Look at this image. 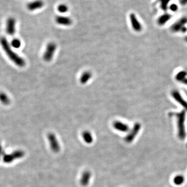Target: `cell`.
<instances>
[{"label": "cell", "mask_w": 187, "mask_h": 187, "mask_svg": "<svg viewBox=\"0 0 187 187\" xmlns=\"http://www.w3.org/2000/svg\"><path fill=\"white\" fill-rule=\"evenodd\" d=\"M0 43L7 56L15 64L19 67H24L25 66L26 62L24 59L12 50L8 41L5 37L0 38Z\"/></svg>", "instance_id": "obj_1"}, {"label": "cell", "mask_w": 187, "mask_h": 187, "mask_svg": "<svg viewBox=\"0 0 187 187\" xmlns=\"http://www.w3.org/2000/svg\"><path fill=\"white\" fill-rule=\"evenodd\" d=\"M177 118V125L178 130V137L180 139L185 138L186 134L185 122V111H182L176 114Z\"/></svg>", "instance_id": "obj_2"}, {"label": "cell", "mask_w": 187, "mask_h": 187, "mask_svg": "<svg viewBox=\"0 0 187 187\" xmlns=\"http://www.w3.org/2000/svg\"><path fill=\"white\" fill-rule=\"evenodd\" d=\"M56 49L57 45L55 43H49L47 45V47L43 56L44 61L47 62H50L52 61Z\"/></svg>", "instance_id": "obj_3"}, {"label": "cell", "mask_w": 187, "mask_h": 187, "mask_svg": "<svg viewBox=\"0 0 187 187\" xmlns=\"http://www.w3.org/2000/svg\"><path fill=\"white\" fill-rule=\"evenodd\" d=\"M25 153L24 151L21 150H17L14 151L12 153L5 154L3 157V161L6 163H10L16 160L21 159L24 157Z\"/></svg>", "instance_id": "obj_4"}, {"label": "cell", "mask_w": 187, "mask_h": 187, "mask_svg": "<svg viewBox=\"0 0 187 187\" xmlns=\"http://www.w3.org/2000/svg\"><path fill=\"white\" fill-rule=\"evenodd\" d=\"M48 143L51 150L55 153H58L61 151V145L57 140L56 135L52 133H49L47 135Z\"/></svg>", "instance_id": "obj_5"}, {"label": "cell", "mask_w": 187, "mask_h": 187, "mask_svg": "<svg viewBox=\"0 0 187 187\" xmlns=\"http://www.w3.org/2000/svg\"><path fill=\"white\" fill-rule=\"evenodd\" d=\"M140 128L141 125L139 123H135L133 129L125 138V141L127 143H132L135 139L138 133H139Z\"/></svg>", "instance_id": "obj_6"}, {"label": "cell", "mask_w": 187, "mask_h": 187, "mask_svg": "<svg viewBox=\"0 0 187 187\" xmlns=\"http://www.w3.org/2000/svg\"><path fill=\"white\" fill-rule=\"evenodd\" d=\"M187 24V17H183L171 26V30L174 32H181V30L185 27V24Z\"/></svg>", "instance_id": "obj_7"}, {"label": "cell", "mask_w": 187, "mask_h": 187, "mask_svg": "<svg viewBox=\"0 0 187 187\" xmlns=\"http://www.w3.org/2000/svg\"><path fill=\"white\" fill-rule=\"evenodd\" d=\"M6 30L8 35H14L16 31V20L14 18L10 17L7 20Z\"/></svg>", "instance_id": "obj_8"}, {"label": "cell", "mask_w": 187, "mask_h": 187, "mask_svg": "<svg viewBox=\"0 0 187 187\" xmlns=\"http://www.w3.org/2000/svg\"><path fill=\"white\" fill-rule=\"evenodd\" d=\"M131 25L133 28V30L136 32H140L142 30V25L138 20L136 16L134 14H131L129 16Z\"/></svg>", "instance_id": "obj_9"}, {"label": "cell", "mask_w": 187, "mask_h": 187, "mask_svg": "<svg viewBox=\"0 0 187 187\" xmlns=\"http://www.w3.org/2000/svg\"><path fill=\"white\" fill-rule=\"evenodd\" d=\"M44 5V3L42 0H35L30 3H29L27 5V7L30 11H34L42 8Z\"/></svg>", "instance_id": "obj_10"}, {"label": "cell", "mask_w": 187, "mask_h": 187, "mask_svg": "<svg viewBox=\"0 0 187 187\" xmlns=\"http://www.w3.org/2000/svg\"><path fill=\"white\" fill-rule=\"evenodd\" d=\"M171 96L175 101L181 105L187 111V102L183 99L178 91L176 90L172 91Z\"/></svg>", "instance_id": "obj_11"}, {"label": "cell", "mask_w": 187, "mask_h": 187, "mask_svg": "<svg viewBox=\"0 0 187 187\" xmlns=\"http://www.w3.org/2000/svg\"><path fill=\"white\" fill-rule=\"evenodd\" d=\"M55 21L57 24L61 26H69L72 24V20L68 17L57 16L55 18Z\"/></svg>", "instance_id": "obj_12"}, {"label": "cell", "mask_w": 187, "mask_h": 187, "mask_svg": "<svg viewBox=\"0 0 187 187\" xmlns=\"http://www.w3.org/2000/svg\"><path fill=\"white\" fill-rule=\"evenodd\" d=\"M113 126L117 131L123 133L127 132L129 129V127L128 125L120 121H115L113 124Z\"/></svg>", "instance_id": "obj_13"}, {"label": "cell", "mask_w": 187, "mask_h": 187, "mask_svg": "<svg viewBox=\"0 0 187 187\" xmlns=\"http://www.w3.org/2000/svg\"><path fill=\"white\" fill-rule=\"evenodd\" d=\"M91 176H92V175L90 171H84L81 177V185L84 187H86L87 186L89 185V181L91 180Z\"/></svg>", "instance_id": "obj_14"}, {"label": "cell", "mask_w": 187, "mask_h": 187, "mask_svg": "<svg viewBox=\"0 0 187 187\" xmlns=\"http://www.w3.org/2000/svg\"><path fill=\"white\" fill-rule=\"evenodd\" d=\"M171 17H172V16L171 15L168 14V13H165V14L161 15L157 19V22L160 26H163L166 22H168L171 19Z\"/></svg>", "instance_id": "obj_15"}, {"label": "cell", "mask_w": 187, "mask_h": 187, "mask_svg": "<svg viewBox=\"0 0 187 187\" xmlns=\"http://www.w3.org/2000/svg\"><path fill=\"white\" fill-rule=\"evenodd\" d=\"M92 77V73L90 71H85L81 75L80 78V82L82 84H85L89 82Z\"/></svg>", "instance_id": "obj_16"}, {"label": "cell", "mask_w": 187, "mask_h": 187, "mask_svg": "<svg viewBox=\"0 0 187 187\" xmlns=\"http://www.w3.org/2000/svg\"><path fill=\"white\" fill-rule=\"evenodd\" d=\"M83 139L87 144H91L93 143V137L92 133L88 131H84L82 134Z\"/></svg>", "instance_id": "obj_17"}, {"label": "cell", "mask_w": 187, "mask_h": 187, "mask_svg": "<svg viewBox=\"0 0 187 187\" xmlns=\"http://www.w3.org/2000/svg\"><path fill=\"white\" fill-rule=\"evenodd\" d=\"M0 101L5 105H8L10 103V99L7 95L4 93H0Z\"/></svg>", "instance_id": "obj_18"}, {"label": "cell", "mask_w": 187, "mask_h": 187, "mask_svg": "<svg viewBox=\"0 0 187 187\" xmlns=\"http://www.w3.org/2000/svg\"><path fill=\"white\" fill-rule=\"evenodd\" d=\"M171 0H159V2L160 3V7L161 10L163 11H166L169 8V2Z\"/></svg>", "instance_id": "obj_19"}, {"label": "cell", "mask_w": 187, "mask_h": 187, "mask_svg": "<svg viewBox=\"0 0 187 187\" xmlns=\"http://www.w3.org/2000/svg\"><path fill=\"white\" fill-rule=\"evenodd\" d=\"M187 75V72L185 70L181 71L177 73L176 75V80L178 81L182 82V81L185 78H186V76Z\"/></svg>", "instance_id": "obj_20"}, {"label": "cell", "mask_w": 187, "mask_h": 187, "mask_svg": "<svg viewBox=\"0 0 187 187\" xmlns=\"http://www.w3.org/2000/svg\"><path fill=\"white\" fill-rule=\"evenodd\" d=\"M184 180H185V179H184V177L183 176L178 175L174 178V183L176 185H180L183 183Z\"/></svg>", "instance_id": "obj_21"}, {"label": "cell", "mask_w": 187, "mask_h": 187, "mask_svg": "<svg viewBox=\"0 0 187 187\" xmlns=\"http://www.w3.org/2000/svg\"><path fill=\"white\" fill-rule=\"evenodd\" d=\"M21 45V42L18 38H14V40L12 41L11 42V46H12L14 48H20Z\"/></svg>", "instance_id": "obj_22"}, {"label": "cell", "mask_w": 187, "mask_h": 187, "mask_svg": "<svg viewBox=\"0 0 187 187\" xmlns=\"http://www.w3.org/2000/svg\"><path fill=\"white\" fill-rule=\"evenodd\" d=\"M57 10L61 13H65L68 11L69 8L66 4H61L58 6Z\"/></svg>", "instance_id": "obj_23"}, {"label": "cell", "mask_w": 187, "mask_h": 187, "mask_svg": "<svg viewBox=\"0 0 187 187\" xmlns=\"http://www.w3.org/2000/svg\"><path fill=\"white\" fill-rule=\"evenodd\" d=\"M169 9L170 10H171V12H176V11L178 10V7L177 5L173 3V4H171V5H169Z\"/></svg>", "instance_id": "obj_24"}, {"label": "cell", "mask_w": 187, "mask_h": 187, "mask_svg": "<svg viewBox=\"0 0 187 187\" xmlns=\"http://www.w3.org/2000/svg\"><path fill=\"white\" fill-rule=\"evenodd\" d=\"M179 3L182 6H185L187 4V0H179Z\"/></svg>", "instance_id": "obj_25"}, {"label": "cell", "mask_w": 187, "mask_h": 187, "mask_svg": "<svg viewBox=\"0 0 187 187\" xmlns=\"http://www.w3.org/2000/svg\"><path fill=\"white\" fill-rule=\"evenodd\" d=\"M3 153H4V152H3V150L2 148V145L0 143V157H1V155L3 154Z\"/></svg>", "instance_id": "obj_26"}, {"label": "cell", "mask_w": 187, "mask_h": 187, "mask_svg": "<svg viewBox=\"0 0 187 187\" xmlns=\"http://www.w3.org/2000/svg\"><path fill=\"white\" fill-rule=\"evenodd\" d=\"M181 82L183 83L184 84L187 85V78H185Z\"/></svg>", "instance_id": "obj_27"}, {"label": "cell", "mask_w": 187, "mask_h": 187, "mask_svg": "<svg viewBox=\"0 0 187 187\" xmlns=\"http://www.w3.org/2000/svg\"><path fill=\"white\" fill-rule=\"evenodd\" d=\"M185 40L187 42V36H186L185 38Z\"/></svg>", "instance_id": "obj_28"}]
</instances>
